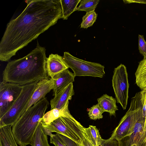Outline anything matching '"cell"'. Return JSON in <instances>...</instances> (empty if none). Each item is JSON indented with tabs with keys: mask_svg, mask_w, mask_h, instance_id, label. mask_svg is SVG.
<instances>
[{
	"mask_svg": "<svg viewBox=\"0 0 146 146\" xmlns=\"http://www.w3.org/2000/svg\"><path fill=\"white\" fill-rule=\"evenodd\" d=\"M27 6L11 20L0 42V60L9 62L17 52L62 19L60 0H28Z\"/></svg>",
	"mask_w": 146,
	"mask_h": 146,
	"instance_id": "obj_1",
	"label": "cell"
},
{
	"mask_svg": "<svg viewBox=\"0 0 146 146\" xmlns=\"http://www.w3.org/2000/svg\"><path fill=\"white\" fill-rule=\"evenodd\" d=\"M46 49L38 42L26 56L8 62L2 73L3 81L23 86L49 79L46 68Z\"/></svg>",
	"mask_w": 146,
	"mask_h": 146,
	"instance_id": "obj_2",
	"label": "cell"
},
{
	"mask_svg": "<svg viewBox=\"0 0 146 146\" xmlns=\"http://www.w3.org/2000/svg\"><path fill=\"white\" fill-rule=\"evenodd\" d=\"M45 98L25 111L12 127V131L18 144L31 145L38 125L49 105Z\"/></svg>",
	"mask_w": 146,
	"mask_h": 146,
	"instance_id": "obj_3",
	"label": "cell"
},
{
	"mask_svg": "<svg viewBox=\"0 0 146 146\" xmlns=\"http://www.w3.org/2000/svg\"><path fill=\"white\" fill-rule=\"evenodd\" d=\"M38 82L22 86V91L16 100L8 111L0 118V127L12 126L25 112Z\"/></svg>",
	"mask_w": 146,
	"mask_h": 146,
	"instance_id": "obj_4",
	"label": "cell"
},
{
	"mask_svg": "<svg viewBox=\"0 0 146 146\" xmlns=\"http://www.w3.org/2000/svg\"><path fill=\"white\" fill-rule=\"evenodd\" d=\"M41 124L52 132L64 135L78 143L82 142L84 127L72 115L61 116L49 124Z\"/></svg>",
	"mask_w": 146,
	"mask_h": 146,
	"instance_id": "obj_5",
	"label": "cell"
},
{
	"mask_svg": "<svg viewBox=\"0 0 146 146\" xmlns=\"http://www.w3.org/2000/svg\"><path fill=\"white\" fill-rule=\"evenodd\" d=\"M135 118L126 135L117 141L118 146H146V117L141 108L136 107Z\"/></svg>",
	"mask_w": 146,
	"mask_h": 146,
	"instance_id": "obj_6",
	"label": "cell"
},
{
	"mask_svg": "<svg viewBox=\"0 0 146 146\" xmlns=\"http://www.w3.org/2000/svg\"><path fill=\"white\" fill-rule=\"evenodd\" d=\"M67 66L73 71L74 76H90L102 78L105 74L104 66L99 63L78 58L67 52L63 56Z\"/></svg>",
	"mask_w": 146,
	"mask_h": 146,
	"instance_id": "obj_7",
	"label": "cell"
},
{
	"mask_svg": "<svg viewBox=\"0 0 146 146\" xmlns=\"http://www.w3.org/2000/svg\"><path fill=\"white\" fill-rule=\"evenodd\" d=\"M112 82L117 101L123 110H125L128 98L129 84L128 73L125 65L121 64L114 68Z\"/></svg>",
	"mask_w": 146,
	"mask_h": 146,
	"instance_id": "obj_8",
	"label": "cell"
},
{
	"mask_svg": "<svg viewBox=\"0 0 146 146\" xmlns=\"http://www.w3.org/2000/svg\"><path fill=\"white\" fill-rule=\"evenodd\" d=\"M22 86L2 81L0 84V118L8 111L22 90Z\"/></svg>",
	"mask_w": 146,
	"mask_h": 146,
	"instance_id": "obj_9",
	"label": "cell"
},
{
	"mask_svg": "<svg viewBox=\"0 0 146 146\" xmlns=\"http://www.w3.org/2000/svg\"><path fill=\"white\" fill-rule=\"evenodd\" d=\"M135 100L134 96L131 98L129 110L113 131L110 139L118 141L126 135L135 119L136 113Z\"/></svg>",
	"mask_w": 146,
	"mask_h": 146,
	"instance_id": "obj_10",
	"label": "cell"
},
{
	"mask_svg": "<svg viewBox=\"0 0 146 146\" xmlns=\"http://www.w3.org/2000/svg\"><path fill=\"white\" fill-rule=\"evenodd\" d=\"M54 86V81L51 78L42 79L38 81L26 108L25 111L46 98V94L53 90Z\"/></svg>",
	"mask_w": 146,
	"mask_h": 146,
	"instance_id": "obj_11",
	"label": "cell"
},
{
	"mask_svg": "<svg viewBox=\"0 0 146 146\" xmlns=\"http://www.w3.org/2000/svg\"><path fill=\"white\" fill-rule=\"evenodd\" d=\"M46 68L48 76L52 78L68 68L62 56L58 54H51L46 58Z\"/></svg>",
	"mask_w": 146,
	"mask_h": 146,
	"instance_id": "obj_12",
	"label": "cell"
},
{
	"mask_svg": "<svg viewBox=\"0 0 146 146\" xmlns=\"http://www.w3.org/2000/svg\"><path fill=\"white\" fill-rule=\"evenodd\" d=\"M74 94L72 83H71L61 90L50 101L51 110L61 109L71 100Z\"/></svg>",
	"mask_w": 146,
	"mask_h": 146,
	"instance_id": "obj_13",
	"label": "cell"
},
{
	"mask_svg": "<svg viewBox=\"0 0 146 146\" xmlns=\"http://www.w3.org/2000/svg\"><path fill=\"white\" fill-rule=\"evenodd\" d=\"M75 77L74 73L67 69L51 78L54 83L53 96H55L66 86L74 82Z\"/></svg>",
	"mask_w": 146,
	"mask_h": 146,
	"instance_id": "obj_14",
	"label": "cell"
},
{
	"mask_svg": "<svg viewBox=\"0 0 146 146\" xmlns=\"http://www.w3.org/2000/svg\"><path fill=\"white\" fill-rule=\"evenodd\" d=\"M98 104L100 105L104 112L109 113L110 116H116V112L118 110L116 103V99L112 96L104 94L97 100Z\"/></svg>",
	"mask_w": 146,
	"mask_h": 146,
	"instance_id": "obj_15",
	"label": "cell"
},
{
	"mask_svg": "<svg viewBox=\"0 0 146 146\" xmlns=\"http://www.w3.org/2000/svg\"><path fill=\"white\" fill-rule=\"evenodd\" d=\"M68 104L69 102L62 109H53L45 113L40 120L41 123L49 124L61 116L71 115L68 110Z\"/></svg>",
	"mask_w": 146,
	"mask_h": 146,
	"instance_id": "obj_16",
	"label": "cell"
},
{
	"mask_svg": "<svg viewBox=\"0 0 146 146\" xmlns=\"http://www.w3.org/2000/svg\"><path fill=\"white\" fill-rule=\"evenodd\" d=\"M11 125L0 127V146H18Z\"/></svg>",
	"mask_w": 146,
	"mask_h": 146,
	"instance_id": "obj_17",
	"label": "cell"
},
{
	"mask_svg": "<svg viewBox=\"0 0 146 146\" xmlns=\"http://www.w3.org/2000/svg\"><path fill=\"white\" fill-rule=\"evenodd\" d=\"M135 75V83L142 90L146 87V58L139 62Z\"/></svg>",
	"mask_w": 146,
	"mask_h": 146,
	"instance_id": "obj_18",
	"label": "cell"
},
{
	"mask_svg": "<svg viewBox=\"0 0 146 146\" xmlns=\"http://www.w3.org/2000/svg\"><path fill=\"white\" fill-rule=\"evenodd\" d=\"M62 12V19L67 20L74 11H77V6L81 0H60Z\"/></svg>",
	"mask_w": 146,
	"mask_h": 146,
	"instance_id": "obj_19",
	"label": "cell"
},
{
	"mask_svg": "<svg viewBox=\"0 0 146 146\" xmlns=\"http://www.w3.org/2000/svg\"><path fill=\"white\" fill-rule=\"evenodd\" d=\"M31 145L32 146H50L47 135L42 130L40 121L34 134Z\"/></svg>",
	"mask_w": 146,
	"mask_h": 146,
	"instance_id": "obj_20",
	"label": "cell"
},
{
	"mask_svg": "<svg viewBox=\"0 0 146 146\" xmlns=\"http://www.w3.org/2000/svg\"><path fill=\"white\" fill-rule=\"evenodd\" d=\"M84 130L93 146H99L101 145L103 139L96 126L90 125L87 128L84 127Z\"/></svg>",
	"mask_w": 146,
	"mask_h": 146,
	"instance_id": "obj_21",
	"label": "cell"
},
{
	"mask_svg": "<svg viewBox=\"0 0 146 146\" xmlns=\"http://www.w3.org/2000/svg\"><path fill=\"white\" fill-rule=\"evenodd\" d=\"M100 1L99 0H81L77 11L89 12L95 10Z\"/></svg>",
	"mask_w": 146,
	"mask_h": 146,
	"instance_id": "obj_22",
	"label": "cell"
},
{
	"mask_svg": "<svg viewBox=\"0 0 146 146\" xmlns=\"http://www.w3.org/2000/svg\"><path fill=\"white\" fill-rule=\"evenodd\" d=\"M97 15L95 11L86 13L82 17L81 28L87 29L92 26L96 21Z\"/></svg>",
	"mask_w": 146,
	"mask_h": 146,
	"instance_id": "obj_23",
	"label": "cell"
},
{
	"mask_svg": "<svg viewBox=\"0 0 146 146\" xmlns=\"http://www.w3.org/2000/svg\"><path fill=\"white\" fill-rule=\"evenodd\" d=\"M88 116L91 119L95 120L103 117L102 114L104 112L98 104L88 109Z\"/></svg>",
	"mask_w": 146,
	"mask_h": 146,
	"instance_id": "obj_24",
	"label": "cell"
},
{
	"mask_svg": "<svg viewBox=\"0 0 146 146\" xmlns=\"http://www.w3.org/2000/svg\"><path fill=\"white\" fill-rule=\"evenodd\" d=\"M138 49L140 53L146 58V42L143 35H138Z\"/></svg>",
	"mask_w": 146,
	"mask_h": 146,
	"instance_id": "obj_25",
	"label": "cell"
},
{
	"mask_svg": "<svg viewBox=\"0 0 146 146\" xmlns=\"http://www.w3.org/2000/svg\"><path fill=\"white\" fill-rule=\"evenodd\" d=\"M50 137V142L55 146H66L62 140L57 133Z\"/></svg>",
	"mask_w": 146,
	"mask_h": 146,
	"instance_id": "obj_26",
	"label": "cell"
},
{
	"mask_svg": "<svg viewBox=\"0 0 146 146\" xmlns=\"http://www.w3.org/2000/svg\"><path fill=\"white\" fill-rule=\"evenodd\" d=\"M56 133L62 139L66 146H77L76 143L69 138L62 135Z\"/></svg>",
	"mask_w": 146,
	"mask_h": 146,
	"instance_id": "obj_27",
	"label": "cell"
},
{
	"mask_svg": "<svg viewBox=\"0 0 146 146\" xmlns=\"http://www.w3.org/2000/svg\"><path fill=\"white\" fill-rule=\"evenodd\" d=\"M102 146H118L117 140L110 138L107 139H103L101 145Z\"/></svg>",
	"mask_w": 146,
	"mask_h": 146,
	"instance_id": "obj_28",
	"label": "cell"
},
{
	"mask_svg": "<svg viewBox=\"0 0 146 146\" xmlns=\"http://www.w3.org/2000/svg\"><path fill=\"white\" fill-rule=\"evenodd\" d=\"M84 128V127L83 130L81 143L84 146H93L85 131Z\"/></svg>",
	"mask_w": 146,
	"mask_h": 146,
	"instance_id": "obj_29",
	"label": "cell"
},
{
	"mask_svg": "<svg viewBox=\"0 0 146 146\" xmlns=\"http://www.w3.org/2000/svg\"><path fill=\"white\" fill-rule=\"evenodd\" d=\"M124 3L125 4L131 3H137L141 4H146V0H123Z\"/></svg>",
	"mask_w": 146,
	"mask_h": 146,
	"instance_id": "obj_30",
	"label": "cell"
},
{
	"mask_svg": "<svg viewBox=\"0 0 146 146\" xmlns=\"http://www.w3.org/2000/svg\"><path fill=\"white\" fill-rule=\"evenodd\" d=\"M42 127L43 131L47 135H49L50 137L53 135V134L52 133V132L48 128L42 125Z\"/></svg>",
	"mask_w": 146,
	"mask_h": 146,
	"instance_id": "obj_31",
	"label": "cell"
},
{
	"mask_svg": "<svg viewBox=\"0 0 146 146\" xmlns=\"http://www.w3.org/2000/svg\"><path fill=\"white\" fill-rule=\"evenodd\" d=\"M76 143L77 146H84L81 143Z\"/></svg>",
	"mask_w": 146,
	"mask_h": 146,
	"instance_id": "obj_32",
	"label": "cell"
},
{
	"mask_svg": "<svg viewBox=\"0 0 146 146\" xmlns=\"http://www.w3.org/2000/svg\"><path fill=\"white\" fill-rule=\"evenodd\" d=\"M99 146H102L101 145H99Z\"/></svg>",
	"mask_w": 146,
	"mask_h": 146,
	"instance_id": "obj_33",
	"label": "cell"
}]
</instances>
